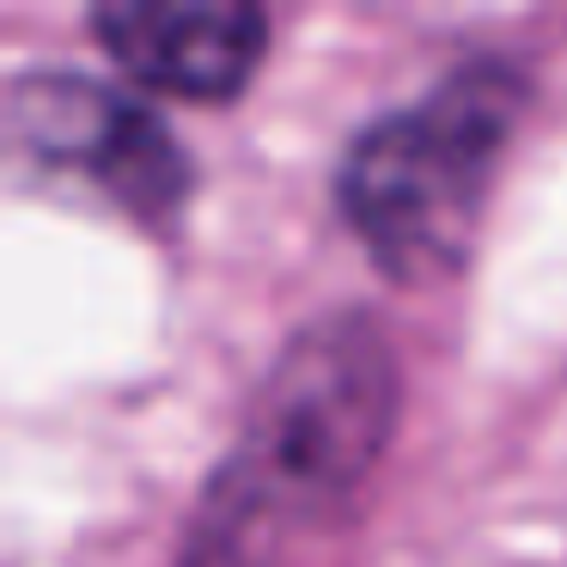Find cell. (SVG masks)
Returning <instances> with one entry per match:
<instances>
[{
    "label": "cell",
    "instance_id": "1",
    "mask_svg": "<svg viewBox=\"0 0 567 567\" xmlns=\"http://www.w3.org/2000/svg\"><path fill=\"white\" fill-rule=\"evenodd\" d=\"M396 427V360L367 311H330L281 348L245 445L189 518L184 567H269L281 530L379 464Z\"/></svg>",
    "mask_w": 567,
    "mask_h": 567
},
{
    "label": "cell",
    "instance_id": "2",
    "mask_svg": "<svg viewBox=\"0 0 567 567\" xmlns=\"http://www.w3.org/2000/svg\"><path fill=\"white\" fill-rule=\"evenodd\" d=\"M518 111H525L518 62L470 55L427 99L384 111L348 141L336 202L384 275L421 287L445 281L470 257Z\"/></svg>",
    "mask_w": 567,
    "mask_h": 567
},
{
    "label": "cell",
    "instance_id": "3",
    "mask_svg": "<svg viewBox=\"0 0 567 567\" xmlns=\"http://www.w3.org/2000/svg\"><path fill=\"white\" fill-rule=\"evenodd\" d=\"M7 123L38 159L99 177L111 202L141 220H165L189 189L177 135L116 86L86 74H25L7 92Z\"/></svg>",
    "mask_w": 567,
    "mask_h": 567
},
{
    "label": "cell",
    "instance_id": "4",
    "mask_svg": "<svg viewBox=\"0 0 567 567\" xmlns=\"http://www.w3.org/2000/svg\"><path fill=\"white\" fill-rule=\"evenodd\" d=\"M92 38L147 86L220 104L250 86L269 19L250 0H116L92 7Z\"/></svg>",
    "mask_w": 567,
    "mask_h": 567
}]
</instances>
